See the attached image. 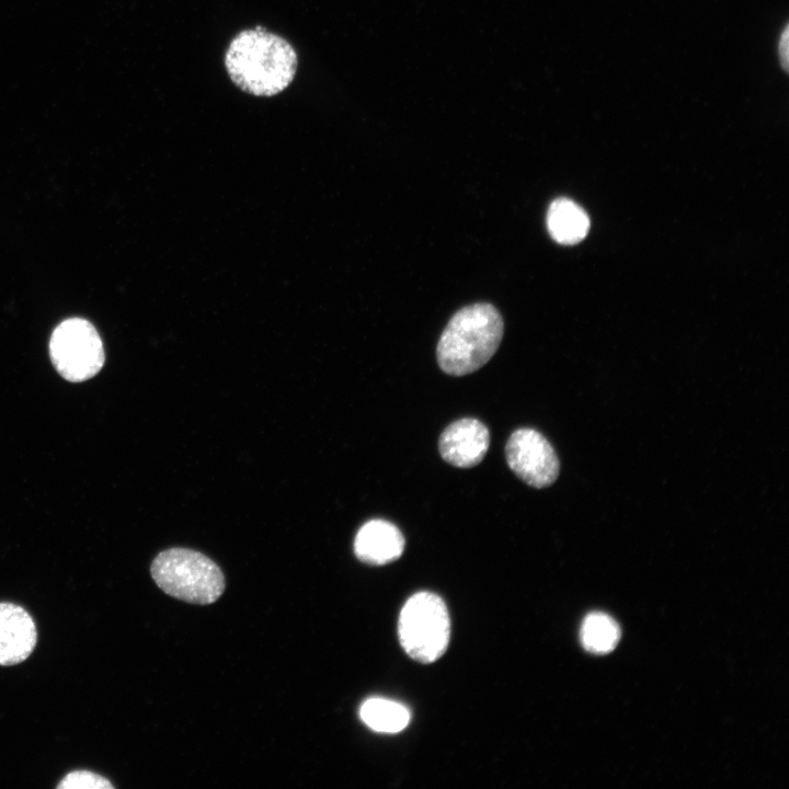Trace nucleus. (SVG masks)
I'll return each instance as SVG.
<instances>
[{
  "label": "nucleus",
  "instance_id": "f257e3e1",
  "mask_svg": "<svg viewBox=\"0 0 789 789\" xmlns=\"http://www.w3.org/2000/svg\"><path fill=\"white\" fill-rule=\"evenodd\" d=\"M298 59L283 37L260 25L238 33L225 54V66L232 82L255 96H272L293 81Z\"/></svg>",
  "mask_w": 789,
  "mask_h": 789
},
{
  "label": "nucleus",
  "instance_id": "f03ea898",
  "mask_svg": "<svg viewBox=\"0 0 789 789\" xmlns=\"http://www.w3.org/2000/svg\"><path fill=\"white\" fill-rule=\"evenodd\" d=\"M503 320L490 304L458 310L445 327L436 348L441 369L451 376L471 374L485 365L503 338Z\"/></svg>",
  "mask_w": 789,
  "mask_h": 789
},
{
  "label": "nucleus",
  "instance_id": "7ed1b4c3",
  "mask_svg": "<svg viewBox=\"0 0 789 789\" xmlns=\"http://www.w3.org/2000/svg\"><path fill=\"white\" fill-rule=\"evenodd\" d=\"M150 571L156 584L164 593L187 603H214L225 590L220 568L195 550H164L153 559Z\"/></svg>",
  "mask_w": 789,
  "mask_h": 789
},
{
  "label": "nucleus",
  "instance_id": "20e7f679",
  "mask_svg": "<svg viewBox=\"0 0 789 789\" xmlns=\"http://www.w3.org/2000/svg\"><path fill=\"white\" fill-rule=\"evenodd\" d=\"M398 633L411 659L423 664L438 660L450 637V619L444 601L430 592L411 596L400 613Z\"/></svg>",
  "mask_w": 789,
  "mask_h": 789
},
{
  "label": "nucleus",
  "instance_id": "39448f33",
  "mask_svg": "<svg viewBox=\"0 0 789 789\" xmlns=\"http://www.w3.org/2000/svg\"><path fill=\"white\" fill-rule=\"evenodd\" d=\"M49 356L57 373L70 382L94 377L103 367L105 353L100 334L83 318H69L52 333Z\"/></svg>",
  "mask_w": 789,
  "mask_h": 789
},
{
  "label": "nucleus",
  "instance_id": "423d86ee",
  "mask_svg": "<svg viewBox=\"0 0 789 789\" xmlns=\"http://www.w3.org/2000/svg\"><path fill=\"white\" fill-rule=\"evenodd\" d=\"M505 457L511 470L533 488H547L559 476L560 464L553 447L534 428L514 431L506 442Z\"/></svg>",
  "mask_w": 789,
  "mask_h": 789
},
{
  "label": "nucleus",
  "instance_id": "0eeeda50",
  "mask_svg": "<svg viewBox=\"0 0 789 789\" xmlns=\"http://www.w3.org/2000/svg\"><path fill=\"white\" fill-rule=\"evenodd\" d=\"M490 446L488 427L479 420L465 418L449 424L441 434L438 450L442 458L457 468L479 465Z\"/></svg>",
  "mask_w": 789,
  "mask_h": 789
},
{
  "label": "nucleus",
  "instance_id": "6e6552de",
  "mask_svg": "<svg viewBox=\"0 0 789 789\" xmlns=\"http://www.w3.org/2000/svg\"><path fill=\"white\" fill-rule=\"evenodd\" d=\"M37 631L32 616L13 603H0V665L25 661L35 649Z\"/></svg>",
  "mask_w": 789,
  "mask_h": 789
},
{
  "label": "nucleus",
  "instance_id": "1a4fd4ad",
  "mask_svg": "<svg viewBox=\"0 0 789 789\" xmlns=\"http://www.w3.org/2000/svg\"><path fill=\"white\" fill-rule=\"evenodd\" d=\"M404 550L400 529L385 519H370L357 531L354 540L356 557L371 565H384L399 559Z\"/></svg>",
  "mask_w": 789,
  "mask_h": 789
},
{
  "label": "nucleus",
  "instance_id": "9d476101",
  "mask_svg": "<svg viewBox=\"0 0 789 789\" xmlns=\"http://www.w3.org/2000/svg\"><path fill=\"white\" fill-rule=\"evenodd\" d=\"M547 228L551 238L560 244H575L582 241L590 229L585 210L570 198L559 197L547 211Z\"/></svg>",
  "mask_w": 789,
  "mask_h": 789
},
{
  "label": "nucleus",
  "instance_id": "9b49d317",
  "mask_svg": "<svg viewBox=\"0 0 789 789\" xmlns=\"http://www.w3.org/2000/svg\"><path fill=\"white\" fill-rule=\"evenodd\" d=\"M359 716L370 729L382 733L400 732L410 721V712L403 705L384 698L366 700Z\"/></svg>",
  "mask_w": 789,
  "mask_h": 789
},
{
  "label": "nucleus",
  "instance_id": "f8f14e48",
  "mask_svg": "<svg viewBox=\"0 0 789 789\" xmlns=\"http://www.w3.org/2000/svg\"><path fill=\"white\" fill-rule=\"evenodd\" d=\"M620 639L617 622L603 613H592L581 627V642L584 649L595 654H606L615 649Z\"/></svg>",
  "mask_w": 789,
  "mask_h": 789
},
{
  "label": "nucleus",
  "instance_id": "ddd939ff",
  "mask_svg": "<svg viewBox=\"0 0 789 789\" xmlns=\"http://www.w3.org/2000/svg\"><path fill=\"white\" fill-rule=\"evenodd\" d=\"M58 789H112L113 785L104 777L89 771L75 770L68 773L57 785Z\"/></svg>",
  "mask_w": 789,
  "mask_h": 789
},
{
  "label": "nucleus",
  "instance_id": "4468645a",
  "mask_svg": "<svg viewBox=\"0 0 789 789\" xmlns=\"http://www.w3.org/2000/svg\"><path fill=\"white\" fill-rule=\"evenodd\" d=\"M788 25L785 26L778 42V55L784 71L788 70Z\"/></svg>",
  "mask_w": 789,
  "mask_h": 789
}]
</instances>
